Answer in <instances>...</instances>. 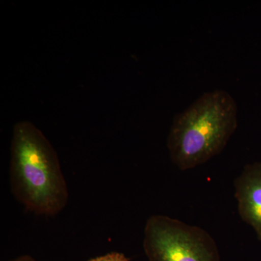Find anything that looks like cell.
<instances>
[{"label":"cell","mask_w":261,"mask_h":261,"mask_svg":"<svg viewBox=\"0 0 261 261\" xmlns=\"http://www.w3.org/2000/svg\"><path fill=\"white\" fill-rule=\"evenodd\" d=\"M238 127V106L226 91L205 92L173 118L167 146L181 171L197 167L221 153Z\"/></svg>","instance_id":"cell-2"},{"label":"cell","mask_w":261,"mask_h":261,"mask_svg":"<svg viewBox=\"0 0 261 261\" xmlns=\"http://www.w3.org/2000/svg\"><path fill=\"white\" fill-rule=\"evenodd\" d=\"M10 261H37L34 257L31 256L29 255H20V256H18L15 257V258L13 259V260H10Z\"/></svg>","instance_id":"cell-6"},{"label":"cell","mask_w":261,"mask_h":261,"mask_svg":"<svg viewBox=\"0 0 261 261\" xmlns=\"http://www.w3.org/2000/svg\"><path fill=\"white\" fill-rule=\"evenodd\" d=\"M129 258H128L121 252H111L109 253L106 254V255H100L94 257V258L90 259L88 261H129Z\"/></svg>","instance_id":"cell-5"},{"label":"cell","mask_w":261,"mask_h":261,"mask_svg":"<svg viewBox=\"0 0 261 261\" xmlns=\"http://www.w3.org/2000/svg\"><path fill=\"white\" fill-rule=\"evenodd\" d=\"M143 247L148 261H220L210 233L162 215L147 219Z\"/></svg>","instance_id":"cell-3"},{"label":"cell","mask_w":261,"mask_h":261,"mask_svg":"<svg viewBox=\"0 0 261 261\" xmlns=\"http://www.w3.org/2000/svg\"><path fill=\"white\" fill-rule=\"evenodd\" d=\"M10 183L27 211L54 216L68 201V190L56 150L34 123L15 125L10 145Z\"/></svg>","instance_id":"cell-1"},{"label":"cell","mask_w":261,"mask_h":261,"mask_svg":"<svg viewBox=\"0 0 261 261\" xmlns=\"http://www.w3.org/2000/svg\"><path fill=\"white\" fill-rule=\"evenodd\" d=\"M234 187L239 214L261 242V161L246 165Z\"/></svg>","instance_id":"cell-4"}]
</instances>
